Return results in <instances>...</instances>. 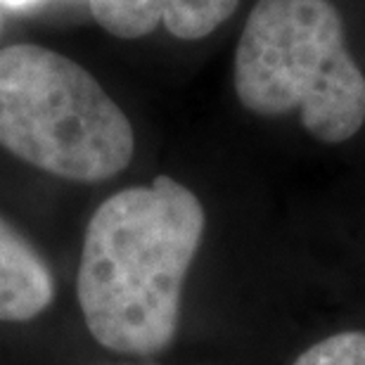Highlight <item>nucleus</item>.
<instances>
[{"label":"nucleus","instance_id":"nucleus-1","mask_svg":"<svg viewBox=\"0 0 365 365\" xmlns=\"http://www.w3.org/2000/svg\"><path fill=\"white\" fill-rule=\"evenodd\" d=\"M204 225L200 197L169 176L119 190L95 209L76 294L98 344L126 356H155L171 344Z\"/></svg>","mask_w":365,"mask_h":365},{"label":"nucleus","instance_id":"nucleus-2","mask_svg":"<svg viewBox=\"0 0 365 365\" xmlns=\"http://www.w3.org/2000/svg\"><path fill=\"white\" fill-rule=\"evenodd\" d=\"M232 81L252 114L299 109L320 143H346L365 123V74L330 0H259L240 36Z\"/></svg>","mask_w":365,"mask_h":365},{"label":"nucleus","instance_id":"nucleus-3","mask_svg":"<svg viewBox=\"0 0 365 365\" xmlns=\"http://www.w3.org/2000/svg\"><path fill=\"white\" fill-rule=\"evenodd\" d=\"M0 148L50 176L102 182L133 159V126L91 71L55 50H0Z\"/></svg>","mask_w":365,"mask_h":365},{"label":"nucleus","instance_id":"nucleus-4","mask_svg":"<svg viewBox=\"0 0 365 365\" xmlns=\"http://www.w3.org/2000/svg\"><path fill=\"white\" fill-rule=\"evenodd\" d=\"M240 0H91L95 21L116 38H143L166 26L173 38L197 41L232 17Z\"/></svg>","mask_w":365,"mask_h":365},{"label":"nucleus","instance_id":"nucleus-5","mask_svg":"<svg viewBox=\"0 0 365 365\" xmlns=\"http://www.w3.org/2000/svg\"><path fill=\"white\" fill-rule=\"evenodd\" d=\"M55 299V277L41 252L0 216V323H29Z\"/></svg>","mask_w":365,"mask_h":365},{"label":"nucleus","instance_id":"nucleus-6","mask_svg":"<svg viewBox=\"0 0 365 365\" xmlns=\"http://www.w3.org/2000/svg\"><path fill=\"white\" fill-rule=\"evenodd\" d=\"M292 365H365V332H337L309 346Z\"/></svg>","mask_w":365,"mask_h":365},{"label":"nucleus","instance_id":"nucleus-7","mask_svg":"<svg viewBox=\"0 0 365 365\" xmlns=\"http://www.w3.org/2000/svg\"><path fill=\"white\" fill-rule=\"evenodd\" d=\"M5 3H10V5H17V3H26V0H5Z\"/></svg>","mask_w":365,"mask_h":365}]
</instances>
